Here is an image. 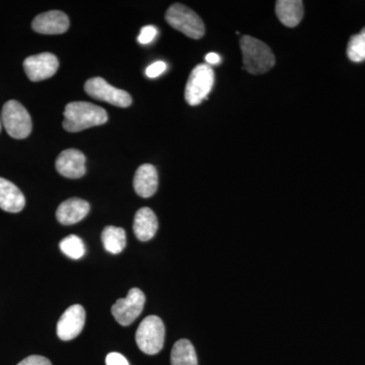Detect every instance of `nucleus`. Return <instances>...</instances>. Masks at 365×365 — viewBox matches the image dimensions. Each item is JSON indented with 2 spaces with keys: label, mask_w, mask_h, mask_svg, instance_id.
Returning a JSON list of instances; mask_svg holds the SVG:
<instances>
[{
  "label": "nucleus",
  "mask_w": 365,
  "mask_h": 365,
  "mask_svg": "<svg viewBox=\"0 0 365 365\" xmlns=\"http://www.w3.org/2000/svg\"><path fill=\"white\" fill-rule=\"evenodd\" d=\"M172 365H198L195 348L187 339H181L175 343L170 353Z\"/></svg>",
  "instance_id": "nucleus-18"
},
{
  "label": "nucleus",
  "mask_w": 365,
  "mask_h": 365,
  "mask_svg": "<svg viewBox=\"0 0 365 365\" xmlns=\"http://www.w3.org/2000/svg\"><path fill=\"white\" fill-rule=\"evenodd\" d=\"M18 365H52V364L49 359H46L44 356L32 355V356H29L21 360Z\"/></svg>",
  "instance_id": "nucleus-24"
},
{
  "label": "nucleus",
  "mask_w": 365,
  "mask_h": 365,
  "mask_svg": "<svg viewBox=\"0 0 365 365\" xmlns=\"http://www.w3.org/2000/svg\"><path fill=\"white\" fill-rule=\"evenodd\" d=\"M275 11L283 25L294 28L304 18V2L302 0H278Z\"/></svg>",
  "instance_id": "nucleus-17"
},
{
  "label": "nucleus",
  "mask_w": 365,
  "mask_h": 365,
  "mask_svg": "<svg viewBox=\"0 0 365 365\" xmlns=\"http://www.w3.org/2000/svg\"><path fill=\"white\" fill-rule=\"evenodd\" d=\"M86 323V311L81 304H73L64 312L57 324L60 339L71 341L78 337Z\"/></svg>",
  "instance_id": "nucleus-10"
},
{
  "label": "nucleus",
  "mask_w": 365,
  "mask_h": 365,
  "mask_svg": "<svg viewBox=\"0 0 365 365\" xmlns=\"http://www.w3.org/2000/svg\"><path fill=\"white\" fill-rule=\"evenodd\" d=\"M85 91L90 97L116 107L127 108L132 104L131 96L126 91L114 88L102 78L88 79L85 85Z\"/></svg>",
  "instance_id": "nucleus-7"
},
{
  "label": "nucleus",
  "mask_w": 365,
  "mask_h": 365,
  "mask_svg": "<svg viewBox=\"0 0 365 365\" xmlns=\"http://www.w3.org/2000/svg\"><path fill=\"white\" fill-rule=\"evenodd\" d=\"M205 60L208 64H218L222 58H220V55L216 54L215 52H211L206 55Z\"/></svg>",
  "instance_id": "nucleus-26"
},
{
  "label": "nucleus",
  "mask_w": 365,
  "mask_h": 365,
  "mask_svg": "<svg viewBox=\"0 0 365 365\" xmlns=\"http://www.w3.org/2000/svg\"><path fill=\"white\" fill-rule=\"evenodd\" d=\"M165 21L175 30L191 39H201L205 34V26L200 16L184 4H175L170 6L165 14Z\"/></svg>",
  "instance_id": "nucleus-3"
},
{
  "label": "nucleus",
  "mask_w": 365,
  "mask_h": 365,
  "mask_svg": "<svg viewBox=\"0 0 365 365\" xmlns=\"http://www.w3.org/2000/svg\"><path fill=\"white\" fill-rule=\"evenodd\" d=\"M62 253L66 254L69 258L78 260L86 254V246L83 240L78 235H68L64 237L59 244Z\"/></svg>",
  "instance_id": "nucleus-20"
},
{
  "label": "nucleus",
  "mask_w": 365,
  "mask_h": 365,
  "mask_svg": "<svg viewBox=\"0 0 365 365\" xmlns=\"http://www.w3.org/2000/svg\"><path fill=\"white\" fill-rule=\"evenodd\" d=\"M347 56L352 62H362L365 60V28L361 32L350 38L347 46Z\"/></svg>",
  "instance_id": "nucleus-21"
},
{
  "label": "nucleus",
  "mask_w": 365,
  "mask_h": 365,
  "mask_svg": "<svg viewBox=\"0 0 365 365\" xmlns=\"http://www.w3.org/2000/svg\"><path fill=\"white\" fill-rule=\"evenodd\" d=\"M133 186L137 195L143 198H150L155 195L158 187L157 169L150 163L140 165L134 176Z\"/></svg>",
  "instance_id": "nucleus-14"
},
{
  "label": "nucleus",
  "mask_w": 365,
  "mask_h": 365,
  "mask_svg": "<svg viewBox=\"0 0 365 365\" xmlns=\"http://www.w3.org/2000/svg\"><path fill=\"white\" fill-rule=\"evenodd\" d=\"M0 129H1V122H0Z\"/></svg>",
  "instance_id": "nucleus-27"
},
{
  "label": "nucleus",
  "mask_w": 365,
  "mask_h": 365,
  "mask_svg": "<svg viewBox=\"0 0 365 365\" xmlns=\"http://www.w3.org/2000/svg\"><path fill=\"white\" fill-rule=\"evenodd\" d=\"M245 69L252 74H263L275 66V56L265 43L251 37L242 36L240 41Z\"/></svg>",
  "instance_id": "nucleus-2"
},
{
  "label": "nucleus",
  "mask_w": 365,
  "mask_h": 365,
  "mask_svg": "<svg viewBox=\"0 0 365 365\" xmlns=\"http://www.w3.org/2000/svg\"><path fill=\"white\" fill-rule=\"evenodd\" d=\"M158 228L157 215L150 208L143 207L137 211L134 217L133 230L139 241H150L157 234Z\"/></svg>",
  "instance_id": "nucleus-16"
},
{
  "label": "nucleus",
  "mask_w": 365,
  "mask_h": 365,
  "mask_svg": "<svg viewBox=\"0 0 365 365\" xmlns=\"http://www.w3.org/2000/svg\"><path fill=\"white\" fill-rule=\"evenodd\" d=\"M63 128L79 132L107 123L108 114L102 107L88 102H71L64 110Z\"/></svg>",
  "instance_id": "nucleus-1"
},
{
  "label": "nucleus",
  "mask_w": 365,
  "mask_h": 365,
  "mask_svg": "<svg viewBox=\"0 0 365 365\" xmlns=\"http://www.w3.org/2000/svg\"><path fill=\"white\" fill-rule=\"evenodd\" d=\"M86 155L81 150L71 148L60 153L55 165L61 176L69 179H78L86 175Z\"/></svg>",
  "instance_id": "nucleus-11"
},
{
  "label": "nucleus",
  "mask_w": 365,
  "mask_h": 365,
  "mask_svg": "<svg viewBox=\"0 0 365 365\" xmlns=\"http://www.w3.org/2000/svg\"><path fill=\"white\" fill-rule=\"evenodd\" d=\"M32 28L35 32L43 35H59L69 28V19L60 11H47L34 19Z\"/></svg>",
  "instance_id": "nucleus-12"
},
{
  "label": "nucleus",
  "mask_w": 365,
  "mask_h": 365,
  "mask_svg": "<svg viewBox=\"0 0 365 365\" xmlns=\"http://www.w3.org/2000/svg\"><path fill=\"white\" fill-rule=\"evenodd\" d=\"M106 364L107 365H130L128 360L125 359L123 355L120 353L112 352L107 355L106 359Z\"/></svg>",
  "instance_id": "nucleus-25"
},
{
  "label": "nucleus",
  "mask_w": 365,
  "mask_h": 365,
  "mask_svg": "<svg viewBox=\"0 0 365 365\" xmlns=\"http://www.w3.org/2000/svg\"><path fill=\"white\" fill-rule=\"evenodd\" d=\"M58 59L52 53L33 55L24 61L26 76L32 81H45L52 78L58 71Z\"/></svg>",
  "instance_id": "nucleus-9"
},
{
  "label": "nucleus",
  "mask_w": 365,
  "mask_h": 365,
  "mask_svg": "<svg viewBox=\"0 0 365 365\" xmlns=\"http://www.w3.org/2000/svg\"><path fill=\"white\" fill-rule=\"evenodd\" d=\"M25 205V196L21 190L13 182L0 178V208L6 212L18 213Z\"/></svg>",
  "instance_id": "nucleus-15"
},
{
  "label": "nucleus",
  "mask_w": 365,
  "mask_h": 365,
  "mask_svg": "<svg viewBox=\"0 0 365 365\" xmlns=\"http://www.w3.org/2000/svg\"><path fill=\"white\" fill-rule=\"evenodd\" d=\"M158 30L155 26H146L141 29L140 34L138 36V42L140 44L146 45L150 44L155 39L157 36Z\"/></svg>",
  "instance_id": "nucleus-22"
},
{
  "label": "nucleus",
  "mask_w": 365,
  "mask_h": 365,
  "mask_svg": "<svg viewBox=\"0 0 365 365\" xmlns=\"http://www.w3.org/2000/svg\"><path fill=\"white\" fill-rule=\"evenodd\" d=\"M1 121L7 133L16 139L26 138L32 132V119L18 101H9L2 108Z\"/></svg>",
  "instance_id": "nucleus-6"
},
{
  "label": "nucleus",
  "mask_w": 365,
  "mask_h": 365,
  "mask_svg": "<svg viewBox=\"0 0 365 365\" xmlns=\"http://www.w3.org/2000/svg\"><path fill=\"white\" fill-rule=\"evenodd\" d=\"M215 83V71L207 64L194 67L185 88V100L190 106H198L207 98Z\"/></svg>",
  "instance_id": "nucleus-5"
},
{
  "label": "nucleus",
  "mask_w": 365,
  "mask_h": 365,
  "mask_svg": "<svg viewBox=\"0 0 365 365\" xmlns=\"http://www.w3.org/2000/svg\"><path fill=\"white\" fill-rule=\"evenodd\" d=\"M90 212V204L79 198H71L60 204L56 211L57 220L61 225H76Z\"/></svg>",
  "instance_id": "nucleus-13"
},
{
  "label": "nucleus",
  "mask_w": 365,
  "mask_h": 365,
  "mask_svg": "<svg viewBox=\"0 0 365 365\" xmlns=\"http://www.w3.org/2000/svg\"><path fill=\"white\" fill-rule=\"evenodd\" d=\"M165 335V329L162 319L158 316L146 317L136 331L137 346L145 354H158L162 351Z\"/></svg>",
  "instance_id": "nucleus-4"
},
{
  "label": "nucleus",
  "mask_w": 365,
  "mask_h": 365,
  "mask_svg": "<svg viewBox=\"0 0 365 365\" xmlns=\"http://www.w3.org/2000/svg\"><path fill=\"white\" fill-rule=\"evenodd\" d=\"M167 69V64L163 61H157L146 68L145 73L148 78H155L163 73Z\"/></svg>",
  "instance_id": "nucleus-23"
},
{
  "label": "nucleus",
  "mask_w": 365,
  "mask_h": 365,
  "mask_svg": "<svg viewBox=\"0 0 365 365\" xmlns=\"http://www.w3.org/2000/svg\"><path fill=\"white\" fill-rule=\"evenodd\" d=\"M145 304V295L139 288H132L125 299H118L112 307V314L122 326H129L140 314Z\"/></svg>",
  "instance_id": "nucleus-8"
},
{
  "label": "nucleus",
  "mask_w": 365,
  "mask_h": 365,
  "mask_svg": "<svg viewBox=\"0 0 365 365\" xmlns=\"http://www.w3.org/2000/svg\"><path fill=\"white\" fill-rule=\"evenodd\" d=\"M102 241L106 251L120 254L126 247V232L123 228L109 225L103 230Z\"/></svg>",
  "instance_id": "nucleus-19"
}]
</instances>
